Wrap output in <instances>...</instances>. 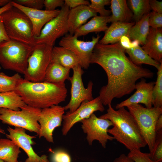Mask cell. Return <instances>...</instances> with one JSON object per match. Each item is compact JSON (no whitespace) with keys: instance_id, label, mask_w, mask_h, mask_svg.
<instances>
[{"instance_id":"obj_45","label":"cell","mask_w":162,"mask_h":162,"mask_svg":"<svg viewBox=\"0 0 162 162\" xmlns=\"http://www.w3.org/2000/svg\"><path fill=\"white\" fill-rule=\"evenodd\" d=\"M11 1L10 0H0V8L6 4Z\"/></svg>"},{"instance_id":"obj_32","label":"cell","mask_w":162,"mask_h":162,"mask_svg":"<svg viewBox=\"0 0 162 162\" xmlns=\"http://www.w3.org/2000/svg\"><path fill=\"white\" fill-rule=\"evenodd\" d=\"M91 3L88 6L97 13H99L100 16H110L111 12L105 8V5L110 4V0H91Z\"/></svg>"},{"instance_id":"obj_5","label":"cell","mask_w":162,"mask_h":162,"mask_svg":"<svg viewBox=\"0 0 162 162\" xmlns=\"http://www.w3.org/2000/svg\"><path fill=\"white\" fill-rule=\"evenodd\" d=\"M34 46L10 40L0 46V65L4 69L26 74Z\"/></svg>"},{"instance_id":"obj_13","label":"cell","mask_w":162,"mask_h":162,"mask_svg":"<svg viewBox=\"0 0 162 162\" xmlns=\"http://www.w3.org/2000/svg\"><path fill=\"white\" fill-rule=\"evenodd\" d=\"M65 110L64 107L58 105L41 109L38 120L40 125L39 138L43 137L48 142H53V132L62 125Z\"/></svg>"},{"instance_id":"obj_30","label":"cell","mask_w":162,"mask_h":162,"mask_svg":"<svg viewBox=\"0 0 162 162\" xmlns=\"http://www.w3.org/2000/svg\"><path fill=\"white\" fill-rule=\"evenodd\" d=\"M22 79L17 73L11 76L0 73V92L14 91L19 81Z\"/></svg>"},{"instance_id":"obj_14","label":"cell","mask_w":162,"mask_h":162,"mask_svg":"<svg viewBox=\"0 0 162 162\" xmlns=\"http://www.w3.org/2000/svg\"><path fill=\"white\" fill-rule=\"evenodd\" d=\"M104 110L99 96L90 101H83L74 111L72 112L68 111L63 115L62 134L66 135L76 123L88 118L94 112H103Z\"/></svg>"},{"instance_id":"obj_19","label":"cell","mask_w":162,"mask_h":162,"mask_svg":"<svg viewBox=\"0 0 162 162\" xmlns=\"http://www.w3.org/2000/svg\"><path fill=\"white\" fill-rule=\"evenodd\" d=\"M142 48L152 58L162 63V28H150L145 43Z\"/></svg>"},{"instance_id":"obj_41","label":"cell","mask_w":162,"mask_h":162,"mask_svg":"<svg viewBox=\"0 0 162 162\" xmlns=\"http://www.w3.org/2000/svg\"><path fill=\"white\" fill-rule=\"evenodd\" d=\"M150 8L153 11L162 14V2L156 0H149Z\"/></svg>"},{"instance_id":"obj_21","label":"cell","mask_w":162,"mask_h":162,"mask_svg":"<svg viewBox=\"0 0 162 162\" xmlns=\"http://www.w3.org/2000/svg\"><path fill=\"white\" fill-rule=\"evenodd\" d=\"M70 70L51 61L46 70L44 81L57 85L65 84V81L70 77Z\"/></svg>"},{"instance_id":"obj_22","label":"cell","mask_w":162,"mask_h":162,"mask_svg":"<svg viewBox=\"0 0 162 162\" xmlns=\"http://www.w3.org/2000/svg\"><path fill=\"white\" fill-rule=\"evenodd\" d=\"M110 4L112 15L110 16L109 22H130L133 14L126 0H111Z\"/></svg>"},{"instance_id":"obj_48","label":"cell","mask_w":162,"mask_h":162,"mask_svg":"<svg viewBox=\"0 0 162 162\" xmlns=\"http://www.w3.org/2000/svg\"><path fill=\"white\" fill-rule=\"evenodd\" d=\"M1 69V67L0 66V70Z\"/></svg>"},{"instance_id":"obj_11","label":"cell","mask_w":162,"mask_h":162,"mask_svg":"<svg viewBox=\"0 0 162 162\" xmlns=\"http://www.w3.org/2000/svg\"><path fill=\"white\" fill-rule=\"evenodd\" d=\"M80 122L83 132L87 134L86 139L89 145H91L94 140H97L105 148L108 141L114 139L108 132L109 128L113 125L110 120L98 117L93 113Z\"/></svg>"},{"instance_id":"obj_16","label":"cell","mask_w":162,"mask_h":162,"mask_svg":"<svg viewBox=\"0 0 162 162\" xmlns=\"http://www.w3.org/2000/svg\"><path fill=\"white\" fill-rule=\"evenodd\" d=\"M12 6L24 13L30 20L32 27L34 36H38L46 24L58 15L60 10L56 9L53 11H49L30 8L11 1Z\"/></svg>"},{"instance_id":"obj_35","label":"cell","mask_w":162,"mask_h":162,"mask_svg":"<svg viewBox=\"0 0 162 162\" xmlns=\"http://www.w3.org/2000/svg\"><path fill=\"white\" fill-rule=\"evenodd\" d=\"M16 3L30 8L42 10L44 7V0H15Z\"/></svg>"},{"instance_id":"obj_4","label":"cell","mask_w":162,"mask_h":162,"mask_svg":"<svg viewBox=\"0 0 162 162\" xmlns=\"http://www.w3.org/2000/svg\"><path fill=\"white\" fill-rule=\"evenodd\" d=\"M1 16L10 40L33 46H35L31 22L24 13L13 6Z\"/></svg>"},{"instance_id":"obj_2","label":"cell","mask_w":162,"mask_h":162,"mask_svg":"<svg viewBox=\"0 0 162 162\" xmlns=\"http://www.w3.org/2000/svg\"><path fill=\"white\" fill-rule=\"evenodd\" d=\"M14 91L26 104L41 109L58 105L65 100L67 94L65 84L44 81L33 82L23 78L19 81Z\"/></svg>"},{"instance_id":"obj_23","label":"cell","mask_w":162,"mask_h":162,"mask_svg":"<svg viewBox=\"0 0 162 162\" xmlns=\"http://www.w3.org/2000/svg\"><path fill=\"white\" fill-rule=\"evenodd\" d=\"M110 16H101L97 15L93 17L88 22L77 29L74 35L78 38L81 36L86 35L90 33L105 32L108 27L107 25L109 22Z\"/></svg>"},{"instance_id":"obj_37","label":"cell","mask_w":162,"mask_h":162,"mask_svg":"<svg viewBox=\"0 0 162 162\" xmlns=\"http://www.w3.org/2000/svg\"><path fill=\"white\" fill-rule=\"evenodd\" d=\"M52 162H71V158L66 152L59 150L53 152L52 157Z\"/></svg>"},{"instance_id":"obj_3","label":"cell","mask_w":162,"mask_h":162,"mask_svg":"<svg viewBox=\"0 0 162 162\" xmlns=\"http://www.w3.org/2000/svg\"><path fill=\"white\" fill-rule=\"evenodd\" d=\"M108 106L107 112L99 117L108 119L112 122L113 127L109 129L108 132L114 139L130 151L140 149L147 146L136 121L129 111L125 107L116 110L111 104Z\"/></svg>"},{"instance_id":"obj_24","label":"cell","mask_w":162,"mask_h":162,"mask_svg":"<svg viewBox=\"0 0 162 162\" xmlns=\"http://www.w3.org/2000/svg\"><path fill=\"white\" fill-rule=\"evenodd\" d=\"M52 61L70 69L80 64L78 58L73 52L60 46L53 47Z\"/></svg>"},{"instance_id":"obj_25","label":"cell","mask_w":162,"mask_h":162,"mask_svg":"<svg viewBox=\"0 0 162 162\" xmlns=\"http://www.w3.org/2000/svg\"><path fill=\"white\" fill-rule=\"evenodd\" d=\"M149 13L145 14L130 28L127 37L130 39L137 41L142 46L145 43L150 27L148 20Z\"/></svg>"},{"instance_id":"obj_18","label":"cell","mask_w":162,"mask_h":162,"mask_svg":"<svg viewBox=\"0 0 162 162\" xmlns=\"http://www.w3.org/2000/svg\"><path fill=\"white\" fill-rule=\"evenodd\" d=\"M96 16L97 13L87 5H81L70 9L67 22L70 34L74 35L76 30L89 19Z\"/></svg>"},{"instance_id":"obj_27","label":"cell","mask_w":162,"mask_h":162,"mask_svg":"<svg viewBox=\"0 0 162 162\" xmlns=\"http://www.w3.org/2000/svg\"><path fill=\"white\" fill-rule=\"evenodd\" d=\"M131 62L136 65L140 66L146 64L154 66L158 69L161 63L150 57L139 45L132 48L125 49Z\"/></svg>"},{"instance_id":"obj_26","label":"cell","mask_w":162,"mask_h":162,"mask_svg":"<svg viewBox=\"0 0 162 162\" xmlns=\"http://www.w3.org/2000/svg\"><path fill=\"white\" fill-rule=\"evenodd\" d=\"M20 148L12 140L0 139V160L7 162H17Z\"/></svg>"},{"instance_id":"obj_12","label":"cell","mask_w":162,"mask_h":162,"mask_svg":"<svg viewBox=\"0 0 162 162\" xmlns=\"http://www.w3.org/2000/svg\"><path fill=\"white\" fill-rule=\"evenodd\" d=\"M100 36H93L91 41L79 40L74 35L67 34L63 37L59 42L60 46L73 52L78 58L82 68H88L94 49L98 42Z\"/></svg>"},{"instance_id":"obj_1","label":"cell","mask_w":162,"mask_h":162,"mask_svg":"<svg viewBox=\"0 0 162 162\" xmlns=\"http://www.w3.org/2000/svg\"><path fill=\"white\" fill-rule=\"evenodd\" d=\"M119 42L113 44L98 43L94 49L90 64L96 63L104 70L107 77V84L99 92L104 105L111 104L114 98H120L135 89L140 79L152 78L150 70L133 63L125 54Z\"/></svg>"},{"instance_id":"obj_29","label":"cell","mask_w":162,"mask_h":162,"mask_svg":"<svg viewBox=\"0 0 162 162\" xmlns=\"http://www.w3.org/2000/svg\"><path fill=\"white\" fill-rule=\"evenodd\" d=\"M129 7L133 14V18L135 22L139 21L151 10L148 0H128Z\"/></svg>"},{"instance_id":"obj_43","label":"cell","mask_w":162,"mask_h":162,"mask_svg":"<svg viewBox=\"0 0 162 162\" xmlns=\"http://www.w3.org/2000/svg\"><path fill=\"white\" fill-rule=\"evenodd\" d=\"M155 130L156 133L162 131V115L160 116L156 122Z\"/></svg>"},{"instance_id":"obj_10","label":"cell","mask_w":162,"mask_h":162,"mask_svg":"<svg viewBox=\"0 0 162 162\" xmlns=\"http://www.w3.org/2000/svg\"><path fill=\"white\" fill-rule=\"evenodd\" d=\"M72 69L73 76L69 80L71 84L70 99L68 103L64 106L65 110H69L70 112L75 110L83 101H90L94 99L92 94L93 85L92 81H90L87 87L85 88L82 79L84 71L81 67L79 64Z\"/></svg>"},{"instance_id":"obj_33","label":"cell","mask_w":162,"mask_h":162,"mask_svg":"<svg viewBox=\"0 0 162 162\" xmlns=\"http://www.w3.org/2000/svg\"><path fill=\"white\" fill-rule=\"evenodd\" d=\"M149 154L155 162H162V131L156 133L154 147Z\"/></svg>"},{"instance_id":"obj_39","label":"cell","mask_w":162,"mask_h":162,"mask_svg":"<svg viewBox=\"0 0 162 162\" xmlns=\"http://www.w3.org/2000/svg\"><path fill=\"white\" fill-rule=\"evenodd\" d=\"M64 1V4L71 9L82 5L88 6L90 4L88 1L85 0H65Z\"/></svg>"},{"instance_id":"obj_46","label":"cell","mask_w":162,"mask_h":162,"mask_svg":"<svg viewBox=\"0 0 162 162\" xmlns=\"http://www.w3.org/2000/svg\"><path fill=\"white\" fill-rule=\"evenodd\" d=\"M0 133L5 134L4 130L3 129H2L0 126Z\"/></svg>"},{"instance_id":"obj_8","label":"cell","mask_w":162,"mask_h":162,"mask_svg":"<svg viewBox=\"0 0 162 162\" xmlns=\"http://www.w3.org/2000/svg\"><path fill=\"white\" fill-rule=\"evenodd\" d=\"M53 47L44 44L35 45L28 59L24 80L33 82L44 81L46 70L52 61Z\"/></svg>"},{"instance_id":"obj_17","label":"cell","mask_w":162,"mask_h":162,"mask_svg":"<svg viewBox=\"0 0 162 162\" xmlns=\"http://www.w3.org/2000/svg\"><path fill=\"white\" fill-rule=\"evenodd\" d=\"M154 84V82H147L144 78H142L136 84L135 92L128 98L117 104L116 109L140 104H144L147 108L152 107V92Z\"/></svg>"},{"instance_id":"obj_28","label":"cell","mask_w":162,"mask_h":162,"mask_svg":"<svg viewBox=\"0 0 162 162\" xmlns=\"http://www.w3.org/2000/svg\"><path fill=\"white\" fill-rule=\"evenodd\" d=\"M26 104L14 91L0 92V108L19 110Z\"/></svg>"},{"instance_id":"obj_38","label":"cell","mask_w":162,"mask_h":162,"mask_svg":"<svg viewBox=\"0 0 162 162\" xmlns=\"http://www.w3.org/2000/svg\"><path fill=\"white\" fill-rule=\"evenodd\" d=\"M64 4L63 0H44V6L45 10L53 11L56 10L58 7L61 8Z\"/></svg>"},{"instance_id":"obj_34","label":"cell","mask_w":162,"mask_h":162,"mask_svg":"<svg viewBox=\"0 0 162 162\" xmlns=\"http://www.w3.org/2000/svg\"><path fill=\"white\" fill-rule=\"evenodd\" d=\"M128 156L134 162H155L151 158L149 153L143 152L140 149L130 151Z\"/></svg>"},{"instance_id":"obj_7","label":"cell","mask_w":162,"mask_h":162,"mask_svg":"<svg viewBox=\"0 0 162 162\" xmlns=\"http://www.w3.org/2000/svg\"><path fill=\"white\" fill-rule=\"evenodd\" d=\"M41 110L26 104L19 110L0 108V120L4 124L22 128L38 135L40 125L38 120Z\"/></svg>"},{"instance_id":"obj_44","label":"cell","mask_w":162,"mask_h":162,"mask_svg":"<svg viewBox=\"0 0 162 162\" xmlns=\"http://www.w3.org/2000/svg\"><path fill=\"white\" fill-rule=\"evenodd\" d=\"M11 1L6 4L0 8V17L3 13L12 7Z\"/></svg>"},{"instance_id":"obj_47","label":"cell","mask_w":162,"mask_h":162,"mask_svg":"<svg viewBox=\"0 0 162 162\" xmlns=\"http://www.w3.org/2000/svg\"><path fill=\"white\" fill-rule=\"evenodd\" d=\"M0 162H7L6 161H3L2 160H0ZM17 162H22V161H18Z\"/></svg>"},{"instance_id":"obj_6","label":"cell","mask_w":162,"mask_h":162,"mask_svg":"<svg viewBox=\"0 0 162 162\" xmlns=\"http://www.w3.org/2000/svg\"><path fill=\"white\" fill-rule=\"evenodd\" d=\"M136 121L142 136L148 146L150 152L154 146L156 135V122L162 115V107H145L140 104L126 107Z\"/></svg>"},{"instance_id":"obj_15","label":"cell","mask_w":162,"mask_h":162,"mask_svg":"<svg viewBox=\"0 0 162 162\" xmlns=\"http://www.w3.org/2000/svg\"><path fill=\"white\" fill-rule=\"evenodd\" d=\"M25 130L20 128H13L8 126L7 130L9 133L6 135L26 153L28 157L25 162H49L47 156L44 154L39 156L35 152L32 146L34 142L32 140L34 137L28 135Z\"/></svg>"},{"instance_id":"obj_40","label":"cell","mask_w":162,"mask_h":162,"mask_svg":"<svg viewBox=\"0 0 162 162\" xmlns=\"http://www.w3.org/2000/svg\"><path fill=\"white\" fill-rule=\"evenodd\" d=\"M10 39L8 36L2 18L0 17V46L8 42Z\"/></svg>"},{"instance_id":"obj_31","label":"cell","mask_w":162,"mask_h":162,"mask_svg":"<svg viewBox=\"0 0 162 162\" xmlns=\"http://www.w3.org/2000/svg\"><path fill=\"white\" fill-rule=\"evenodd\" d=\"M157 77L152 92L153 105L155 107H162V63L157 69Z\"/></svg>"},{"instance_id":"obj_42","label":"cell","mask_w":162,"mask_h":162,"mask_svg":"<svg viewBox=\"0 0 162 162\" xmlns=\"http://www.w3.org/2000/svg\"><path fill=\"white\" fill-rule=\"evenodd\" d=\"M113 162H134L128 155L124 154H121L118 157L116 158Z\"/></svg>"},{"instance_id":"obj_36","label":"cell","mask_w":162,"mask_h":162,"mask_svg":"<svg viewBox=\"0 0 162 162\" xmlns=\"http://www.w3.org/2000/svg\"><path fill=\"white\" fill-rule=\"evenodd\" d=\"M148 22L149 26L152 28H162V14L154 11L149 13Z\"/></svg>"},{"instance_id":"obj_9","label":"cell","mask_w":162,"mask_h":162,"mask_svg":"<svg viewBox=\"0 0 162 162\" xmlns=\"http://www.w3.org/2000/svg\"><path fill=\"white\" fill-rule=\"evenodd\" d=\"M56 16L44 26L39 35L34 37L36 44H44L53 46L56 40L68 32L67 22L70 9L64 4Z\"/></svg>"},{"instance_id":"obj_20","label":"cell","mask_w":162,"mask_h":162,"mask_svg":"<svg viewBox=\"0 0 162 162\" xmlns=\"http://www.w3.org/2000/svg\"><path fill=\"white\" fill-rule=\"evenodd\" d=\"M135 22H112L105 32L103 37L99 41L102 44H113L119 42L122 37L127 36L129 31Z\"/></svg>"}]
</instances>
